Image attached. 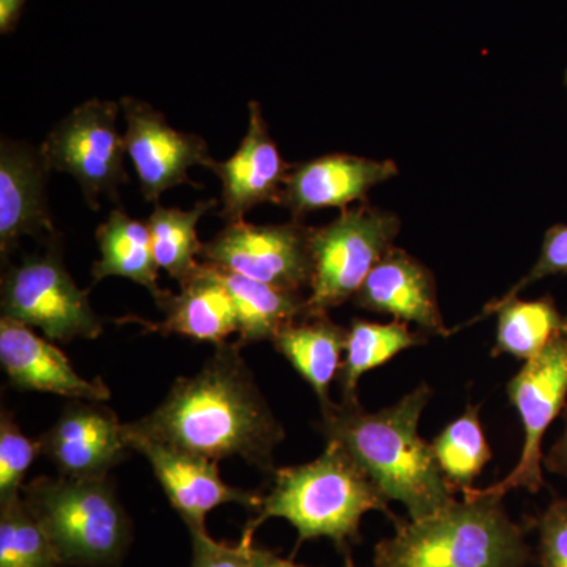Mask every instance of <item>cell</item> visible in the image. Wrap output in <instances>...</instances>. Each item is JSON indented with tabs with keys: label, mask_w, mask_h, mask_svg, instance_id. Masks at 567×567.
Wrapping results in <instances>:
<instances>
[{
	"label": "cell",
	"mask_w": 567,
	"mask_h": 567,
	"mask_svg": "<svg viewBox=\"0 0 567 567\" xmlns=\"http://www.w3.org/2000/svg\"><path fill=\"white\" fill-rule=\"evenodd\" d=\"M240 350L237 342L215 346L196 374L178 377L162 404L123 424V432L208 461L241 457L275 473V451L286 431Z\"/></svg>",
	"instance_id": "1"
},
{
	"label": "cell",
	"mask_w": 567,
	"mask_h": 567,
	"mask_svg": "<svg viewBox=\"0 0 567 567\" xmlns=\"http://www.w3.org/2000/svg\"><path fill=\"white\" fill-rule=\"evenodd\" d=\"M431 398L432 388L423 382L379 412H368L360 401L330 405L319 424L324 440L344 447L386 502L405 506L410 520L456 502L431 443L417 432Z\"/></svg>",
	"instance_id": "2"
},
{
	"label": "cell",
	"mask_w": 567,
	"mask_h": 567,
	"mask_svg": "<svg viewBox=\"0 0 567 567\" xmlns=\"http://www.w3.org/2000/svg\"><path fill=\"white\" fill-rule=\"evenodd\" d=\"M274 475L270 494L245 528L248 535L254 536L267 518H284L298 532L297 548L305 540L327 537L347 554L361 543L365 514L380 511L394 524L399 520L371 477L338 443L327 442L316 461L275 470Z\"/></svg>",
	"instance_id": "3"
},
{
	"label": "cell",
	"mask_w": 567,
	"mask_h": 567,
	"mask_svg": "<svg viewBox=\"0 0 567 567\" xmlns=\"http://www.w3.org/2000/svg\"><path fill=\"white\" fill-rule=\"evenodd\" d=\"M394 525L375 546V567H527L533 559L499 496L466 492L432 516Z\"/></svg>",
	"instance_id": "4"
},
{
	"label": "cell",
	"mask_w": 567,
	"mask_h": 567,
	"mask_svg": "<svg viewBox=\"0 0 567 567\" xmlns=\"http://www.w3.org/2000/svg\"><path fill=\"white\" fill-rule=\"evenodd\" d=\"M21 496L62 566L117 565L132 543V522L107 476H40Z\"/></svg>",
	"instance_id": "5"
},
{
	"label": "cell",
	"mask_w": 567,
	"mask_h": 567,
	"mask_svg": "<svg viewBox=\"0 0 567 567\" xmlns=\"http://www.w3.org/2000/svg\"><path fill=\"white\" fill-rule=\"evenodd\" d=\"M401 219L365 203L342 210L323 227H311V293L306 315L328 311L353 300L365 278L393 248Z\"/></svg>",
	"instance_id": "6"
},
{
	"label": "cell",
	"mask_w": 567,
	"mask_h": 567,
	"mask_svg": "<svg viewBox=\"0 0 567 567\" xmlns=\"http://www.w3.org/2000/svg\"><path fill=\"white\" fill-rule=\"evenodd\" d=\"M2 317L39 328L50 341L96 339L103 322L93 311L89 292L71 278L62 259L58 237L47 252L25 256L9 265L0 286Z\"/></svg>",
	"instance_id": "7"
},
{
	"label": "cell",
	"mask_w": 567,
	"mask_h": 567,
	"mask_svg": "<svg viewBox=\"0 0 567 567\" xmlns=\"http://www.w3.org/2000/svg\"><path fill=\"white\" fill-rule=\"evenodd\" d=\"M121 111V103L89 100L63 117L40 147L50 173L71 175L92 210L102 208L103 196L118 203V188L130 181L125 136L117 126Z\"/></svg>",
	"instance_id": "8"
},
{
	"label": "cell",
	"mask_w": 567,
	"mask_h": 567,
	"mask_svg": "<svg viewBox=\"0 0 567 567\" xmlns=\"http://www.w3.org/2000/svg\"><path fill=\"white\" fill-rule=\"evenodd\" d=\"M506 393L524 429L520 458L513 472L498 483L466 492L503 498L517 488L539 494L546 486L544 436L554 421L563 415L567 404V334H559L543 352L525 361L507 383Z\"/></svg>",
	"instance_id": "9"
},
{
	"label": "cell",
	"mask_w": 567,
	"mask_h": 567,
	"mask_svg": "<svg viewBox=\"0 0 567 567\" xmlns=\"http://www.w3.org/2000/svg\"><path fill=\"white\" fill-rule=\"evenodd\" d=\"M203 262L279 287L303 292L311 286V227L300 219L284 224L238 221L200 249Z\"/></svg>",
	"instance_id": "10"
},
{
	"label": "cell",
	"mask_w": 567,
	"mask_h": 567,
	"mask_svg": "<svg viewBox=\"0 0 567 567\" xmlns=\"http://www.w3.org/2000/svg\"><path fill=\"white\" fill-rule=\"evenodd\" d=\"M121 110L126 122V153L133 162L141 193L147 203L158 204L159 197L178 185L200 188L189 178V169H210L212 158L204 137L173 128L162 112L141 100L125 96Z\"/></svg>",
	"instance_id": "11"
},
{
	"label": "cell",
	"mask_w": 567,
	"mask_h": 567,
	"mask_svg": "<svg viewBox=\"0 0 567 567\" xmlns=\"http://www.w3.org/2000/svg\"><path fill=\"white\" fill-rule=\"evenodd\" d=\"M39 443L41 454L66 477L107 476L132 451L110 406L84 399H73Z\"/></svg>",
	"instance_id": "12"
},
{
	"label": "cell",
	"mask_w": 567,
	"mask_h": 567,
	"mask_svg": "<svg viewBox=\"0 0 567 567\" xmlns=\"http://www.w3.org/2000/svg\"><path fill=\"white\" fill-rule=\"evenodd\" d=\"M125 439L132 451L147 458L171 506L192 533L207 532L205 518L215 507L237 503L248 509L259 511L262 505L264 496L224 483L218 462L141 436L125 434Z\"/></svg>",
	"instance_id": "13"
},
{
	"label": "cell",
	"mask_w": 567,
	"mask_h": 567,
	"mask_svg": "<svg viewBox=\"0 0 567 567\" xmlns=\"http://www.w3.org/2000/svg\"><path fill=\"white\" fill-rule=\"evenodd\" d=\"M248 130L240 147L226 162H213L210 171L221 182V212L226 224L244 221L252 208L281 203L290 166L282 158L265 121L262 106H248Z\"/></svg>",
	"instance_id": "14"
},
{
	"label": "cell",
	"mask_w": 567,
	"mask_h": 567,
	"mask_svg": "<svg viewBox=\"0 0 567 567\" xmlns=\"http://www.w3.org/2000/svg\"><path fill=\"white\" fill-rule=\"evenodd\" d=\"M398 174V164L391 159L379 162L346 153L319 156L290 166L279 205L300 221L320 208L346 210L350 204L365 203L371 189Z\"/></svg>",
	"instance_id": "15"
},
{
	"label": "cell",
	"mask_w": 567,
	"mask_h": 567,
	"mask_svg": "<svg viewBox=\"0 0 567 567\" xmlns=\"http://www.w3.org/2000/svg\"><path fill=\"white\" fill-rule=\"evenodd\" d=\"M352 301L364 311L416 324L425 334H453L443 320L434 274L398 246L375 265Z\"/></svg>",
	"instance_id": "16"
},
{
	"label": "cell",
	"mask_w": 567,
	"mask_h": 567,
	"mask_svg": "<svg viewBox=\"0 0 567 567\" xmlns=\"http://www.w3.org/2000/svg\"><path fill=\"white\" fill-rule=\"evenodd\" d=\"M50 175L40 148L2 137L0 142V256L7 259L24 237H58L47 199Z\"/></svg>",
	"instance_id": "17"
},
{
	"label": "cell",
	"mask_w": 567,
	"mask_h": 567,
	"mask_svg": "<svg viewBox=\"0 0 567 567\" xmlns=\"http://www.w3.org/2000/svg\"><path fill=\"white\" fill-rule=\"evenodd\" d=\"M0 364L10 386L70 399L106 402L110 386L102 380L78 374L69 357L48 338L33 333L28 324L0 317Z\"/></svg>",
	"instance_id": "18"
},
{
	"label": "cell",
	"mask_w": 567,
	"mask_h": 567,
	"mask_svg": "<svg viewBox=\"0 0 567 567\" xmlns=\"http://www.w3.org/2000/svg\"><path fill=\"white\" fill-rule=\"evenodd\" d=\"M156 306L163 311L162 322L134 320L156 333L181 334L215 346L238 333L237 309L215 265L200 262L196 274L181 284V292L167 293Z\"/></svg>",
	"instance_id": "19"
},
{
	"label": "cell",
	"mask_w": 567,
	"mask_h": 567,
	"mask_svg": "<svg viewBox=\"0 0 567 567\" xmlns=\"http://www.w3.org/2000/svg\"><path fill=\"white\" fill-rule=\"evenodd\" d=\"M271 342L312 388L319 399L320 410L333 405L330 386L341 371L347 328L334 323L328 315H305L284 327Z\"/></svg>",
	"instance_id": "20"
},
{
	"label": "cell",
	"mask_w": 567,
	"mask_h": 567,
	"mask_svg": "<svg viewBox=\"0 0 567 567\" xmlns=\"http://www.w3.org/2000/svg\"><path fill=\"white\" fill-rule=\"evenodd\" d=\"M102 259L93 264L95 282L118 276L145 287L156 303L169 290L159 287V267L152 248L151 230L147 223L137 221L126 215L123 208H115L95 233Z\"/></svg>",
	"instance_id": "21"
},
{
	"label": "cell",
	"mask_w": 567,
	"mask_h": 567,
	"mask_svg": "<svg viewBox=\"0 0 567 567\" xmlns=\"http://www.w3.org/2000/svg\"><path fill=\"white\" fill-rule=\"evenodd\" d=\"M488 315H496L494 357L509 354L528 361L565 333V316L548 295L537 300L499 298L488 303L481 317Z\"/></svg>",
	"instance_id": "22"
},
{
	"label": "cell",
	"mask_w": 567,
	"mask_h": 567,
	"mask_svg": "<svg viewBox=\"0 0 567 567\" xmlns=\"http://www.w3.org/2000/svg\"><path fill=\"white\" fill-rule=\"evenodd\" d=\"M216 268L237 309V344L241 349L257 342L274 341L284 327L306 315L303 292L279 289L224 268Z\"/></svg>",
	"instance_id": "23"
},
{
	"label": "cell",
	"mask_w": 567,
	"mask_h": 567,
	"mask_svg": "<svg viewBox=\"0 0 567 567\" xmlns=\"http://www.w3.org/2000/svg\"><path fill=\"white\" fill-rule=\"evenodd\" d=\"M427 342L423 331L410 330L409 323L393 320L390 323L353 319L347 328L344 360L338 380L342 402H357L358 383L369 371L390 363L399 353Z\"/></svg>",
	"instance_id": "24"
},
{
	"label": "cell",
	"mask_w": 567,
	"mask_h": 567,
	"mask_svg": "<svg viewBox=\"0 0 567 567\" xmlns=\"http://www.w3.org/2000/svg\"><path fill=\"white\" fill-rule=\"evenodd\" d=\"M218 204L216 199L199 200L189 210L156 204L147 219L156 264L178 284L188 281L199 268L197 257L204 244L197 235V224Z\"/></svg>",
	"instance_id": "25"
},
{
	"label": "cell",
	"mask_w": 567,
	"mask_h": 567,
	"mask_svg": "<svg viewBox=\"0 0 567 567\" xmlns=\"http://www.w3.org/2000/svg\"><path fill=\"white\" fill-rule=\"evenodd\" d=\"M431 446L440 470L454 491L465 494L473 488L492 458L491 445L481 424L480 406H466L457 420L432 440Z\"/></svg>",
	"instance_id": "26"
},
{
	"label": "cell",
	"mask_w": 567,
	"mask_h": 567,
	"mask_svg": "<svg viewBox=\"0 0 567 567\" xmlns=\"http://www.w3.org/2000/svg\"><path fill=\"white\" fill-rule=\"evenodd\" d=\"M50 537L24 499L0 503V567H58Z\"/></svg>",
	"instance_id": "27"
},
{
	"label": "cell",
	"mask_w": 567,
	"mask_h": 567,
	"mask_svg": "<svg viewBox=\"0 0 567 567\" xmlns=\"http://www.w3.org/2000/svg\"><path fill=\"white\" fill-rule=\"evenodd\" d=\"M41 454L39 440L22 434L13 415L2 410L0 415V503L21 498L24 477Z\"/></svg>",
	"instance_id": "28"
},
{
	"label": "cell",
	"mask_w": 567,
	"mask_h": 567,
	"mask_svg": "<svg viewBox=\"0 0 567 567\" xmlns=\"http://www.w3.org/2000/svg\"><path fill=\"white\" fill-rule=\"evenodd\" d=\"M539 567H567V498H557L536 517Z\"/></svg>",
	"instance_id": "29"
},
{
	"label": "cell",
	"mask_w": 567,
	"mask_h": 567,
	"mask_svg": "<svg viewBox=\"0 0 567 567\" xmlns=\"http://www.w3.org/2000/svg\"><path fill=\"white\" fill-rule=\"evenodd\" d=\"M557 275H567V224H555V226L548 227L536 264L502 298L518 297V293L532 284Z\"/></svg>",
	"instance_id": "30"
},
{
	"label": "cell",
	"mask_w": 567,
	"mask_h": 567,
	"mask_svg": "<svg viewBox=\"0 0 567 567\" xmlns=\"http://www.w3.org/2000/svg\"><path fill=\"white\" fill-rule=\"evenodd\" d=\"M193 567H251L252 535L241 536L237 546L218 543L207 532H193Z\"/></svg>",
	"instance_id": "31"
},
{
	"label": "cell",
	"mask_w": 567,
	"mask_h": 567,
	"mask_svg": "<svg viewBox=\"0 0 567 567\" xmlns=\"http://www.w3.org/2000/svg\"><path fill=\"white\" fill-rule=\"evenodd\" d=\"M563 432L557 442L550 447L547 454H544V470L551 475L565 477L567 480V404L563 410Z\"/></svg>",
	"instance_id": "32"
},
{
	"label": "cell",
	"mask_w": 567,
	"mask_h": 567,
	"mask_svg": "<svg viewBox=\"0 0 567 567\" xmlns=\"http://www.w3.org/2000/svg\"><path fill=\"white\" fill-rule=\"evenodd\" d=\"M28 0H0V32L6 35L17 28Z\"/></svg>",
	"instance_id": "33"
},
{
	"label": "cell",
	"mask_w": 567,
	"mask_h": 567,
	"mask_svg": "<svg viewBox=\"0 0 567 567\" xmlns=\"http://www.w3.org/2000/svg\"><path fill=\"white\" fill-rule=\"evenodd\" d=\"M251 567H308L298 565L293 559L278 557L275 551L265 548H252Z\"/></svg>",
	"instance_id": "34"
},
{
	"label": "cell",
	"mask_w": 567,
	"mask_h": 567,
	"mask_svg": "<svg viewBox=\"0 0 567 567\" xmlns=\"http://www.w3.org/2000/svg\"><path fill=\"white\" fill-rule=\"evenodd\" d=\"M344 567H357L354 566L352 557H350V551H347V554H344Z\"/></svg>",
	"instance_id": "35"
},
{
	"label": "cell",
	"mask_w": 567,
	"mask_h": 567,
	"mask_svg": "<svg viewBox=\"0 0 567 567\" xmlns=\"http://www.w3.org/2000/svg\"><path fill=\"white\" fill-rule=\"evenodd\" d=\"M565 333L567 334V316H565Z\"/></svg>",
	"instance_id": "36"
},
{
	"label": "cell",
	"mask_w": 567,
	"mask_h": 567,
	"mask_svg": "<svg viewBox=\"0 0 567 567\" xmlns=\"http://www.w3.org/2000/svg\"><path fill=\"white\" fill-rule=\"evenodd\" d=\"M565 84H566V87H567V70H566V73H565Z\"/></svg>",
	"instance_id": "37"
}]
</instances>
